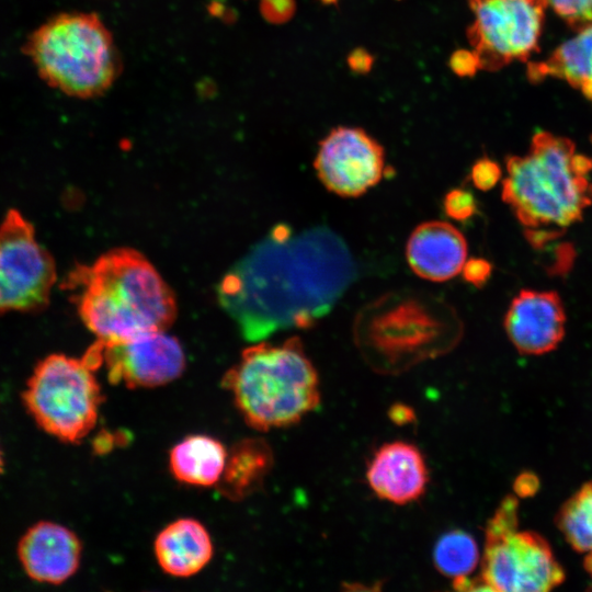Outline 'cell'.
<instances>
[{
	"mask_svg": "<svg viewBox=\"0 0 592 592\" xmlns=\"http://www.w3.org/2000/svg\"><path fill=\"white\" fill-rule=\"evenodd\" d=\"M353 258L326 227L294 234L276 226L223 277L218 298L244 338L309 328L352 283Z\"/></svg>",
	"mask_w": 592,
	"mask_h": 592,
	"instance_id": "cell-1",
	"label": "cell"
},
{
	"mask_svg": "<svg viewBox=\"0 0 592 592\" xmlns=\"http://www.w3.org/2000/svg\"><path fill=\"white\" fill-rule=\"evenodd\" d=\"M64 285L77 291L81 320L105 342L164 331L177 316L169 285L140 252L130 248H115L90 265H78Z\"/></svg>",
	"mask_w": 592,
	"mask_h": 592,
	"instance_id": "cell-2",
	"label": "cell"
},
{
	"mask_svg": "<svg viewBox=\"0 0 592 592\" xmlns=\"http://www.w3.org/2000/svg\"><path fill=\"white\" fill-rule=\"evenodd\" d=\"M592 158L574 143L537 132L528 151L506 158L501 197L525 227L533 246L558 237L592 205Z\"/></svg>",
	"mask_w": 592,
	"mask_h": 592,
	"instance_id": "cell-3",
	"label": "cell"
},
{
	"mask_svg": "<svg viewBox=\"0 0 592 592\" xmlns=\"http://www.w3.org/2000/svg\"><path fill=\"white\" fill-rule=\"evenodd\" d=\"M457 311L431 293L400 289L366 304L353 326L355 344L377 372L402 373L449 352L463 335Z\"/></svg>",
	"mask_w": 592,
	"mask_h": 592,
	"instance_id": "cell-4",
	"label": "cell"
},
{
	"mask_svg": "<svg viewBox=\"0 0 592 592\" xmlns=\"http://www.w3.org/2000/svg\"><path fill=\"white\" fill-rule=\"evenodd\" d=\"M223 385L258 431L296 424L320 402L318 372L297 337L244 349Z\"/></svg>",
	"mask_w": 592,
	"mask_h": 592,
	"instance_id": "cell-5",
	"label": "cell"
},
{
	"mask_svg": "<svg viewBox=\"0 0 592 592\" xmlns=\"http://www.w3.org/2000/svg\"><path fill=\"white\" fill-rule=\"evenodd\" d=\"M22 48L49 87L79 99L103 95L123 68L111 31L91 12L54 15Z\"/></svg>",
	"mask_w": 592,
	"mask_h": 592,
	"instance_id": "cell-6",
	"label": "cell"
},
{
	"mask_svg": "<svg viewBox=\"0 0 592 592\" xmlns=\"http://www.w3.org/2000/svg\"><path fill=\"white\" fill-rule=\"evenodd\" d=\"M95 371L84 355L50 354L36 365L23 402L41 429L67 443L90 433L103 400Z\"/></svg>",
	"mask_w": 592,
	"mask_h": 592,
	"instance_id": "cell-7",
	"label": "cell"
},
{
	"mask_svg": "<svg viewBox=\"0 0 592 592\" xmlns=\"http://www.w3.org/2000/svg\"><path fill=\"white\" fill-rule=\"evenodd\" d=\"M565 570L538 533L519 530V501L509 494L487 522L479 579L485 590L546 592L565 580Z\"/></svg>",
	"mask_w": 592,
	"mask_h": 592,
	"instance_id": "cell-8",
	"label": "cell"
},
{
	"mask_svg": "<svg viewBox=\"0 0 592 592\" xmlns=\"http://www.w3.org/2000/svg\"><path fill=\"white\" fill-rule=\"evenodd\" d=\"M474 21L467 30L479 70L497 71L526 61L539 48L546 0H468Z\"/></svg>",
	"mask_w": 592,
	"mask_h": 592,
	"instance_id": "cell-9",
	"label": "cell"
},
{
	"mask_svg": "<svg viewBox=\"0 0 592 592\" xmlns=\"http://www.w3.org/2000/svg\"><path fill=\"white\" fill-rule=\"evenodd\" d=\"M55 282L54 259L33 225L10 209L0 225V314L43 309Z\"/></svg>",
	"mask_w": 592,
	"mask_h": 592,
	"instance_id": "cell-10",
	"label": "cell"
},
{
	"mask_svg": "<svg viewBox=\"0 0 592 592\" xmlns=\"http://www.w3.org/2000/svg\"><path fill=\"white\" fill-rule=\"evenodd\" d=\"M314 169L329 192L358 197L383 179L385 150L363 128L338 126L320 140Z\"/></svg>",
	"mask_w": 592,
	"mask_h": 592,
	"instance_id": "cell-11",
	"label": "cell"
},
{
	"mask_svg": "<svg viewBox=\"0 0 592 592\" xmlns=\"http://www.w3.org/2000/svg\"><path fill=\"white\" fill-rule=\"evenodd\" d=\"M101 345V365L113 384L129 388L158 387L184 371L185 354L179 340L164 331L139 334Z\"/></svg>",
	"mask_w": 592,
	"mask_h": 592,
	"instance_id": "cell-12",
	"label": "cell"
},
{
	"mask_svg": "<svg viewBox=\"0 0 592 592\" xmlns=\"http://www.w3.org/2000/svg\"><path fill=\"white\" fill-rule=\"evenodd\" d=\"M504 330L521 354L540 355L555 350L566 331L560 296L554 291L522 289L506 310Z\"/></svg>",
	"mask_w": 592,
	"mask_h": 592,
	"instance_id": "cell-13",
	"label": "cell"
},
{
	"mask_svg": "<svg viewBox=\"0 0 592 592\" xmlns=\"http://www.w3.org/2000/svg\"><path fill=\"white\" fill-rule=\"evenodd\" d=\"M366 480L379 499L402 505L424 494L429 470L424 456L414 444L394 441L375 451L367 465Z\"/></svg>",
	"mask_w": 592,
	"mask_h": 592,
	"instance_id": "cell-14",
	"label": "cell"
},
{
	"mask_svg": "<svg viewBox=\"0 0 592 592\" xmlns=\"http://www.w3.org/2000/svg\"><path fill=\"white\" fill-rule=\"evenodd\" d=\"M82 546L69 528L39 522L21 538L18 553L27 576L43 583L59 584L68 580L80 565Z\"/></svg>",
	"mask_w": 592,
	"mask_h": 592,
	"instance_id": "cell-15",
	"label": "cell"
},
{
	"mask_svg": "<svg viewBox=\"0 0 592 592\" xmlns=\"http://www.w3.org/2000/svg\"><path fill=\"white\" fill-rule=\"evenodd\" d=\"M467 241L453 225L430 220L417 226L408 238L406 258L421 278L445 282L462 272L467 260Z\"/></svg>",
	"mask_w": 592,
	"mask_h": 592,
	"instance_id": "cell-16",
	"label": "cell"
},
{
	"mask_svg": "<svg viewBox=\"0 0 592 592\" xmlns=\"http://www.w3.org/2000/svg\"><path fill=\"white\" fill-rule=\"evenodd\" d=\"M153 547L161 569L179 578L196 574L213 556V543L207 530L193 519H181L169 524L158 534Z\"/></svg>",
	"mask_w": 592,
	"mask_h": 592,
	"instance_id": "cell-17",
	"label": "cell"
},
{
	"mask_svg": "<svg viewBox=\"0 0 592 592\" xmlns=\"http://www.w3.org/2000/svg\"><path fill=\"white\" fill-rule=\"evenodd\" d=\"M526 76L533 83L565 80L592 102V25L577 31L546 59L528 62Z\"/></svg>",
	"mask_w": 592,
	"mask_h": 592,
	"instance_id": "cell-18",
	"label": "cell"
},
{
	"mask_svg": "<svg viewBox=\"0 0 592 592\" xmlns=\"http://www.w3.org/2000/svg\"><path fill=\"white\" fill-rule=\"evenodd\" d=\"M228 451L216 439L190 435L170 452V470L179 481L197 487L216 486L221 478Z\"/></svg>",
	"mask_w": 592,
	"mask_h": 592,
	"instance_id": "cell-19",
	"label": "cell"
},
{
	"mask_svg": "<svg viewBox=\"0 0 592 592\" xmlns=\"http://www.w3.org/2000/svg\"><path fill=\"white\" fill-rule=\"evenodd\" d=\"M273 465V453L262 439H247L228 452L220 480L216 485L223 496L241 500L261 487Z\"/></svg>",
	"mask_w": 592,
	"mask_h": 592,
	"instance_id": "cell-20",
	"label": "cell"
},
{
	"mask_svg": "<svg viewBox=\"0 0 592 592\" xmlns=\"http://www.w3.org/2000/svg\"><path fill=\"white\" fill-rule=\"evenodd\" d=\"M556 525L574 550L592 553V481L583 483L560 506Z\"/></svg>",
	"mask_w": 592,
	"mask_h": 592,
	"instance_id": "cell-21",
	"label": "cell"
},
{
	"mask_svg": "<svg viewBox=\"0 0 592 592\" xmlns=\"http://www.w3.org/2000/svg\"><path fill=\"white\" fill-rule=\"evenodd\" d=\"M481 557L475 538L465 531L454 530L442 535L434 546L435 568L453 582L468 578Z\"/></svg>",
	"mask_w": 592,
	"mask_h": 592,
	"instance_id": "cell-22",
	"label": "cell"
},
{
	"mask_svg": "<svg viewBox=\"0 0 592 592\" xmlns=\"http://www.w3.org/2000/svg\"><path fill=\"white\" fill-rule=\"evenodd\" d=\"M557 13L576 32L592 25V0H546Z\"/></svg>",
	"mask_w": 592,
	"mask_h": 592,
	"instance_id": "cell-23",
	"label": "cell"
},
{
	"mask_svg": "<svg viewBox=\"0 0 592 592\" xmlns=\"http://www.w3.org/2000/svg\"><path fill=\"white\" fill-rule=\"evenodd\" d=\"M444 213L452 219L464 221L477 212V202L474 194L465 189L448 191L443 200Z\"/></svg>",
	"mask_w": 592,
	"mask_h": 592,
	"instance_id": "cell-24",
	"label": "cell"
},
{
	"mask_svg": "<svg viewBox=\"0 0 592 592\" xmlns=\"http://www.w3.org/2000/svg\"><path fill=\"white\" fill-rule=\"evenodd\" d=\"M501 175L500 166L489 158H481L476 161L470 171L473 184L483 192L493 189L501 180Z\"/></svg>",
	"mask_w": 592,
	"mask_h": 592,
	"instance_id": "cell-25",
	"label": "cell"
},
{
	"mask_svg": "<svg viewBox=\"0 0 592 592\" xmlns=\"http://www.w3.org/2000/svg\"><path fill=\"white\" fill-rule=\"evenodd\" d=\"M295 0H261L260 11L270 23H285L295 13Z\"/></svg>",
	"mask_w": 592,
	"mask_h": 592,
	"instance_id": "cell-26",
	"label": "cell"
},
{
	"mask_svg": "<svg viewBox=\"0 0 592 592\" xmlns=\"http://www.w3.org/2000/svg\"><path fill=\"white\" fill-rule=\"evenodd\" d=\"M491 272L492 265L489 261L482 258H470L466 260L460 273L467 283L479 287L487 283Z\"/></svg>",
	"mask_w": 592,
	"mask_h": 592,
	"instance_id": "cell-27",
	"label": "cell"
},
{
	"mask_svg": "<svg viewBox=\"0 0 592 592\" xmlns=\"http://www.w3.org/2000/svg\"><path fill=\"white\" fill-rule=\"evenodd\" d=\"M449 67L460 77L473 76L479 70L478 61L473 50H455L449 58Z\"/></svg>",
	"mask_w": 592,
	"mask_h": 592,
	"instance_id": "cell-28",
	"label": "cell"
},
{
	"mask_svg": "<svg viewBox=\"0 0 592 592\" xmlns=\"http://www.w3.org/2000/svg\"><path fill=\"white\" fill-rule=\"evenodd\" d=\"M539 488V480L536 475L530 471L521 473L514 480V494L521 498L534 496Z\"/></svg>",
	"mask_w": 592,
	"mask_h": 592,
	"instance_id": "cell-29",
	"label": "cell"
},
{
	"mask_svg": "<svg viewBox=\"0 0 592 592\" xmlns=\"http://www.w3.org/2000/svg\"><path fill=\"white\" fill-rule=\"evenodd\" d=\"M348 66L353 72L366 73L372 69L374 58L364 48H354L346 58Z\"/></svg>",
	"mask_w": 592,
	"mask_h": 592,
	"instance_id": "cell-30",
	"label": "cell"
},
{
	"mask_svg": "<svg viewBox=\"0 0 592 592\" xmlns=\"http://www.w3.org/2000/svg\"><path fill=\"white\" fill-rule=\"evenodd\" d=\"M323 4H334L338 0H320Z\"/></svg>",
	"mask_w": 592,
	"mask_h": 592,
	"instance_id": "cell-31",
	"label": "cell"
},
{
	"mask_svg": "<svg viewBox=\"0 0 592 592\" xmlns=\"http://www.w3.org/2000/svg\"><path fill=\"white\" fill-rule=\"evenodd\" d=\"M2 470H3V458H2V454L0 449V474L2 473Z\"/></svg>",
	"mask_w": 592,
	"mask_h": 592,
	"instance_id": "cell-32",
	"label": "cell"
},
{
	"mask_svg": "<svg viewBox=\"0 0 592 592\" xmlns=\"http://www.w3.org/2000/svg\"><path fill=\"white\" fill-rule=\"evenodd\" d=\"M591 143H592V136H591Z\"/></svg>",
	"mask_w": 592,
	"mask_h": 592,
	"instance_id": "cell-33",
	"label": "cell"
}]
</instances>
